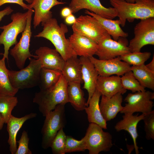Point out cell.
<instances>
[{
    "label": "cell",
    "mask_w": 154,
    "mask_h": 154,
    "mask_svg": "<svg viewBox=\"0 0 154 154\" xmlns=\"http://www.w3.org/2000/svg\"><path fill=\"white\" fill-rule=\"evenodd\" d=\"M41 24L43 30L35 37L49 40L65 61L72 56H77L72 48L69 38H66L65 34L68 29L65 24L61 23L59 25L57 19L52 18Z\"/></svg>",
    "instance_id": "cell-1"
},
{
    "label": "cell",
    "mask_w": 154,
    "mask_h": 154,
    "mask_svg": "<svg viewBox=\"0 0 154 154\" xmlns=\"http://www.w3.org/2000/svg\"><path fill=\"white\" fill-rule=\"evenodd\" d=\"M110 4L117 11L120 25L125 26L126 20L132 21L154 17V0H135L133 3L125 0H109Z\"/></svg>",
    "instance_id": "cell-2"
},
{
    "label": "cell",
    "mask_w": 154,
    "mask_h": 154,
    "mask_svg": "<svg viewBox=\"0 0 154 154\" xmlns=\"http://www.w3.org/2000/svg\"><path fill=\"white\" fill-rule=\"evenodd\" d=\"M68 83L62 75L58 82L51 87L35 93L33 102L38 106L39 111L45 117L58 105L68 103Z\"/></svg>",
    "instance_id": "cell-3"
},
{
    "label": "cell",
    "mask_w": 154,
    "mask_h": 154,
    "mask_svg": "<svg viewBox=\"0 0 154 154\" xmlns=\"http://www.w3.org/2000/svg\"><path fill=\"white\" fill-rule=\"evenodd\" d=\"M29 63L19 71L9 70V76L12 86L17 89L32 88L38 85L42 68L38 58H29Z\"/></svg>",
    "instance_id": "cell-4"
},
{
    "label": "cell",
    "mask_w": 154,
    "mask_h": 154,
    "mask_svg": "<svg viewBox=\"0 0 154 154\" xmlns=\"http://www.w3.org/2000/svg\"><path fill=\"white\" fill-rule=\"evenodd\" d=\"M29 11L25 13L17 12L11 16L12 22L8 24L0 27L3 30L0 35V44L4 46L3 58L8 60L9 50L12 46L18 42V35L24 31L27 23Z\"/></svg>",
    "instance_id": "cell-5"
},
{
    "label": "cell",
    "mask_w": 154,
    "mask_h": 154,
    "mask_svg": "<svg viewBox=\"0 0 154 154\" xmlns=\"http://www.w3.org/2000/svg\"><path fill=\"white\" fill-rule=\"evenodd\" d=\"M64 104H59L45 116L41 130V146L44 149L50 147L52 140L58 131L66 123Z\"/></svg>",
    "instance_id": "cell-6"
},
{
    "label": "cell",
    "mask_w": 154,
    "mask_h": 154,
    "mask_svg": "<svg viewBox=\"0 0 154 154\" xmlns=\"http://www.w3.org/2000/svg\"><path fill=\"white\" fill-rule=\"evenodd\" d=\"M98 125L90 123L84 137L86 149L89 154H98L102 151H109L112 147V137L109 132H105Z\"/></svg>",
    "instance_id": "cell-7"
},
{
    "label": "cell",
    "mask_w": 154,
    "mask_h": 154,
    "mask_svg": "<svg viewBox=\"0 0 154 154\" xmlns=\"http://www.w3.org/2000/svg\"><path fill=\"white\" fill-rule=\"evenodd\" d=\"M28 10L29 13L26 27L22 33V36L19 42L10 50V54L14 58L17 67L20 70L24 68L27 58L32 57L38 58L37 55L32 54L29 51L30 42L32 35V17L34 10L33 9Z\"/></svg>",
    "instance_id": "cell-8"
},
{
    "label": "cell",
    "mask_w": 154,
    "mask_h": 154,
    "mask_svg": "<svg viewBox=\"0 0 154 154\" xmlns=\"http://www.w3.org/2000/svg\"><path fill=\"white\" fill-rule=\"evenodd\" d=\"M134 36L128 45L131 52H140L144 46L154 45V17L141 19L135 26Z\"/></svg>",
    "instance_id": "cell-9"
},
{
    "label": "cell",
    "mask_w": 154,
    "mask_h": 154,
    "mask_svg": "<svg viewBox=\"0 0 154 154\" xmlns=\"http://www.w3.org/2000/svg\"><path fill=\"white\" fill-rule=\"evenodd\" d=\"M72 29L73 33L84 36L97 44L108 33L95 18L88 15L76 18Z\"/></svg>",
    "instance_id": "cell-10"
},
{
    "label": "cell",
    "mask_w": 154,
    "mask_h": 154,
    "mask_svg": "<svg viewBox=\"0 0 154 154\" xmlns=\"http://www.w3.org/2000/svg\"><path fill=\"white\" fill-rule=\"evenodd\" d=\"M154 93L149 91L137 92L128 94L124 100L127 102L120 112L131 114L139 112L147 114L153 110Z\"/></svg>",
    "instance_id": "cell-11"
},
{
    "label": "cell",
    "mask_w": 154,
    "mask_h": 154,
    "mask_svg": "<svg viewBox=\"0 0 154 154\" xmlns=\"http://www.w3.org/2000/svg\"><path fill=\"white\" fill-rule=\"evenodd\" d=\"M97 44L95 54L100 59H113L131 52L126 41L119 39L117 41L113 40L108 33L102 37Z\"/></svg>",
    "instance_id": "cell-12"
},
{
    "label": "cell",
    "mask_w": 154,
    "mask_h": 154,
    "mask_svg": "<svg viewBox=\"0 0 154 154\" xmlns=\"http://www.w3.org/2000/svg\"><path fill=\"white\" fill-rule=\"evenodd\" d=\"M89 58L94 65L99 75L101 76H108L113 75L122 76L131 70L130 65L120 60L118 57L106 60L97 59L93 56Z\"/></svg>",
    "instance_id": "cell-13"
},
{
    "label": "cell",
    "mask_w": 154,
    "mask_h": 154,
    "mask_svg": "<svg viewBox=\"0 0 154 154\" xmlns=\"http://www.w3.org/2000/svg\"><path fill=\"white\" fill-rule=\"evenodd\" d=\"M69 7L72 13H75L83 9H86L102 17L112 19L117 16L114 7L104 6L100 0H71Z\"/></svg>",
    "instance_id": "cell-14"
},
{
    "label": "cell",
    "mask_w": 154,
    "mask_h": 154,
    "mask_svg": "<svg viewBox=\"0 0 154 154\" xmlns=\"http://www.w3.org/2000/svg\"><path fill=\"white\" fill-rule=\"evenodd\" d=\"M65 3L57 0H33L28 5L29 9L33 8L34 10V27L36 28L41 23L52 18V12L50 11L52 7Z\"/></svg>",
    "instance_id": "cell-15"
},
{
    "label": "cell",
    "mask_w": 154,
    "mask_h": 154,
    "mask_svg": "<svg viewBox=\"0 0 154 154\" xmlns=\"http://www.w3.org/2000/svg\"><path fill=\"white\" fill-rule=\"evenodd\" d=\"M82 65V78L84 85L83 88L88 93L86 102L88 106L89 102L96 89V85L99 74L89 58L80 56L79 58Z\"/></svg>",
    "instance_id": "cell-16"
},
{
    "label": "cell",
    "mask_w": 154,
    "mask_h": 154,
    "mask_svg": "<svg viewBox=\"0 0 154 154\" xmlns=\"http://www.w3.org/2000/svg\"><path fill=\"white\" fill-rule=\"evenodd\" d=\"M35 53L40 60L42 68L62 71L65 61L55 49L40 47Z\"/></svg>",
    "instance_id": "cell-17"
},
{
    "label": "cell",
    "mask_w": 154,
    "mask_h": 154,
    "mask_svg": "<svg viewBox=\"0 0 154 154\" xmlns=\"http://www.w3.org/2000/svg\"><path fill=\"white\" fill-rule=\"evenodd\" d=\"M146 114H142L139 116L138 114L135 115L129 113L124 114V115L122 116V119L118 121L114 126L117 131L124 130L129 133L133 139L136 154L139 153V148L136 142L138 136L137 125L139 122L143 120Z\"/></svg>",
    "instance_id": "cell-18"
},
{
    "label": "cell",
    "mask_w": 154,
    "mask_h": 154,
    "mask_svg": "<svg viewBox=\"0 0 154 154\" xmlns=\"http://www.w3.org/2000/svg\"><path fill=\"white\" fill-rule=\"evenodd\" d=\"M96 90L102 94L110 98L119 92L124 94L127 90L123 87L120 76H103L99 75L96 85Z\"/></svg>",
    "instance_id": "cell-19"
},
{
    "label": "cell",
    "mask_w": 154,
    "mask_h": 154,
    "mask_svg": "<svg viewBox=\"0 0 154 154\" xmlns=\"http://www.w3.org/2000/svg\"><path fill=\"white\" fill-rule=\"evenodd\" d=\"M69 39L72 48L77 56L89 58L95 54L98 44L88 38L73 33Z\"/></svg>",
    "instance_id": "cell-20"
},
{
    "label": "cell",
    "mask_w": 154,
    "mask_h": 154,
    "mask_svg": "<svg viewBox=\"0 0 154 154\" xmlns=\"http://www.w3.org/2000/svg\"><path fill=\"white\" fill-rule=\"evenodd\" d=\"M122 95L119 92L110 98L101 96L100 108L101 114L106 122L114 119L123 109Z\"/></svg>",
    "instance_id": "cell-21"
},
{
    "label": "cell",
    "mask_w": 154,
    "mask_h": 154,
    "mask_svg": "<svg viewBox=\"0 0 154 154\" xmlns=\"http://www.w3.org/2000/svg\"><path fill=\"white\" fill-rule=\"evenodd\" d=\"M37 115L35 113H31L20 118L12 115L7 123V129L9 135L8 143L11 154H15L17 149L16 138L18 131L26 121L35 117Z\"/></svg>",
    "instance_id": "cell-22"
},
{
    "label": "cell",
    "mask_w": 154,
    "mask_h": 154,
    "mask_svg": "<svg viewBox=\"0 0 154 154\" xmlns=\"http://www.w3.org/2000/svg\"><path fill=\"white\" fill-rule=\"evenodd\" d=\"M101 93L96 89L88 104L85 109L90 123H95L103 129H107L106 121L103 117L100 109L99 101Z\"/></svg>",
    "instance_id": "cell-23"
},
{
    "label": "cell",
    "mask_w": 154,
    "mask_h": 154,
    "mask_svg": "<svg viewBox=\"0 0 154 154\" xmlns=\"http://www.w3.org/2000/svg\"><path fill=\"white\" fill-rule=\"evenodd\" d=\"M77 56H72L65 62L62 73L68 83L74 82H83L82 65Z\"/></svg>",
    "instance_id": "cell-24"
},
{
    "label": "cell",
    "mask_w": 154,
    "mask_h": 154,
    "mask_svg": "<svg viewBox=\"0 0 154 154\" xmlns=\"http://www.w3.org/2000/svg\"><path fill=\"white\" fill-rule=\"evenodd\" d=\"M81 83L78 82L68 83L67 89L68 102L78 111L84 110L88 106L84 93L81 88Z\"/></svg>",
    "instance_id": "cell-25"
},
{
    "label": "cell",
    "mask_w": 154,
    "mask_h": 154,
    "mask_svg": "<svg viewBox=\"0 0 154 154\" xmlns=\"http://www.w3.org/2000/svg\"><path fill=\"white\" fill-rule=\"evenodd\" d=\"M85 13L95 18L114 40L117 41L121 37L126 38L128 36L127 33L124 32L120 27L117 20L104 18L88 10H85Z\"/></svg>",
    "instance_id": "cell-26"
},
{
    "label": "cell",
    "mask_w": 154,
    "mask_h": 154,
    "mask_svg": "<svg viewBox=\"0 0 154 154\" xmlns=\"http://www.w3.org/2000/svg\"><path fill=\"white\" fill-rule=\"evenodd\" d=\"M131 70L142 86L154 91V72L148 69L144 64L132 66Z\"/></svg>",
    "instance_id": "cell-27"
},
{
    "label": "cell",
    "mask_w": 154,
    "mask_h": 154,
    "mask_svg": "<svg viewBox=\"0 0 154 154\" xmlns=\"http://www.w3.org/2000/svg\"><path fill=\"white\" fill-rule=\"evenodd\" d=\"M62 74L61 71L42 68L38 85L40 90L48 89L55 85Z\"/></svg>",
    "instance_id": "cell-28"
},
{
    "label": "cell",
    "mask_w": 154,
    "mask_h": 154,
    "mask_svg": "<svg viewBox=\"0 0 154 154\" xmlns=\"http://www.w3.org/2000/svg\"><path fill=\"white\" fill-rule=\"evenodd\" d=\"M5 59H0V93L15 96L19 90L13 88L10 82Z\"/></svg>",
    "instance_id": "cell-29"
},
{
    "label": "cell",
    "mask_w": 154,
    "mask_h": 154,
    "mask_svg": "<svg viewBox=\"0 0 154 154\" xmlns=\"http://www.w3.org/2000/svg\"><path fill=\"white\" fill-rule=\"evenodd\" d=\"M18 101L15 96L0 93V113L5 123H7L12 116L11 112L17 105Z\"/></svg>",
    "instance_id": "cell-30"
},
{
    "label": "cell",
    "mask_w": 154,
    "mask_h": 154,
    "mask_svg": "<svg viewBox=\"0 0 154 154\" xmlns=\"http://www.w3.org/2000/svg\"><path fill=\"white\" fill-rule=\"evenodd\" d=\"M121 80L123 88L131 91L132 93L146 90L135 77L131 70L122 76Z\"/></svg>",
    "instance_id": "cell-31"
},
{
    "label": "cell",
    "mask_w": 154,
    "mask_h": 154,
    "mask_svg": "<svg viewBox=\"0 0 154 154\" xmlns=\"http://www.w3.org/2000/svg\"><path fill=\"white\" fill-rule=\"evenodd\" d=\"M151 53L150 52H130L118 56L121 60L132 66L140 65L144 64L150 58Z\"/></svg>",
    "instance_id": "cell-32"
},
{
    "label": "cell",
    "mask_w": 154,
    "mask_h": 154,
    "mask_svg": "<svg viewBox=\"0 0 154 154\" xmlns=\"http://www.w3.org/2000/svg\"><path fill=\"white\" fill-rule=\"evenodd\" d=\"M62 128L58 131L52 140L50 147L54 154H64L66 137Z\"/></svg>",
    "instance_id": "cell-33"
},
{
    "label": "cell",
    "mask_w": 154,
    "mask_h": 154,
    "mask_svg": "<svg viewBox=\"0 0 154 154\" xmlns=\"http://www.w3.org/2000/svg\"><path fill=\"white\" fill-rule=\"evenodd\" d=\"M86 150L85 140L84 137L80 140L74 138L71 136H66L65 153L84 151Z\"/></svg>",
    "instance_id": "cell-34"
},
{
    "label": "cell",
    "mask_w": 154,
    "mask_h": 154,
    "mask_svg": "<svg viewBox=\"0 0 154 154\" xmlns=\"http://www.w3.org/2000/svg\"><path fill=\"white\" fill-rule=\"evenodd\" d=\"M144 123V130L147 139L154 140V110L147 114L143 120Z\"/></svg>",
    "instance_id": "cell-35"
},
{
    "label": "cell",
    "mask_w": 154,
    "mask_h": 154,
    "mask_svg": "<svg viewBox=\"0 0 154 154\" xmlns=\"http://www.w3.org/2000/svg\"><path fill=\"white\" fill-rule=\"evenodd\" d=\"M29 140L27 132L24 130L20 139L17 141L19 146L15 154H32L29 148Z\"/></svg>",
    "instance_id": "cell-36"
},
{
    "label": "cell",
    "mask_w": 154,
    "mask_h": 154,
    "mask_svg": "<svg viewBox=\"0 0 154 154\" xmlns=\"http://www.w3.org/2000/svg\"><path fill=\"white\" fill-rule=\"evenodd\" d=\"M24 1L30 4L32 3L33 0H0V6L6 3H15L20 5L24 10L29 9L28 5L25 4Z\"/></svg>",
    "instance_id": "cell-37"
},
{
    "label": "cell",
    "mask_w": 154,
    "mask_h": 154,
    "mask_svg": "<svg viewBox=\"0 0 154 154\" xmlns=\"http://www.w3.org/2000/svg\"><path fill=\"white\" fill-rule=\"evenodd\" d=\"M13 11V10L9 6L7 7L3 10L0 11V21L5 16L10 15Z\"/></svg>",
    "instance_id": "cell-38"
},
{
    "label": "cell",
    "mask_w": 154,
    "mask_h": 154,
    "mask_svg": "<svg viewBox=\"0 0 154 154\" xmlns=\"http://www.w3.org/2000/svg\"><path fill=\"white\" fill-rule=\"evenodd\" d=\"M72 13L71 9L69 7H67L63 8L60 12L61 15L64 18H65Z\"/></svg>",
    "instance_id": "cell-39"
},
{
    "label": "cell",
    "mask_w": 154,
    "mask_h": 154,
    "mask_svg": "<svg viewBox=\"0 0 154 154\" xmlns=\"http://www.w3.org/2000/svg\"><path fill=\"white\" fill-rule=\"evenodd\" d=\"M76 18L72 13L65 18V23L69 25L73 24L76 22Z\"/></svg>",
    "instance_id": "cell-40"
},
{
    "label": "cell",
    "mask_w": 154,
    "mask_h": 154,
    "mask_svg": "<svg viewBox=\"0 0 154 154\" xmlns=\"http://www.w3.org/2000/svg\"><path fill=\"white\" fill-rule=\"evenodd\" d=\"M150 70L154 72V56L153 55L151 61L149 64L145 65Z\"/></svg>",
    "instance_id": "cell-41"
},
{
    "label": "cell",
    "mask_w": 154,
    "mask_h": 154,
    "mask_svg": "<svg viewBox=\"0 0 154 154\" xmlns=\"http://www.w3.org/2000/svg\"><path fill=\"white\" fill-rule=\"evenodd\" d=\"M4 123H5V122L4 119L0 113V131L2 129Z\"/></svg>",
    "instance_id": "cell-42"
},
{
    "label": "cell",
    "mask_w": 154,
    "mask_h": 154,
    "mask_svg": "<svg viewBox=\"0 0 154 154\" xmlns=\"http://www.w3.org/2000/svg\"><path fill=\"white\" fill-rule=\"evenodd\" d=\"M129 3H133L135 2V0H125Z\"/></svg>",
    "instance_id": "cell-43"
}]
</instances>
